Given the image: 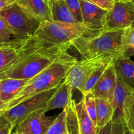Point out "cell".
<instances>
[{
    "instance_id": "cell-35",
    "label": "cell",
    "mask_w": 134,
    "mask_h": 134,
    "mask_svg": "<svg viewBox=\"0 0 134 134\" xmlns=\"http://www.w3.org/2000/svg\"><path fill=\"white\" fill-rule=\"evenodd\" d=\"M5 106V103H4L3 101L2 100V99H1V96H0V111H2V110L3 109Z\"/></svg>"
},
{
    "instance_id": "cell-25",
    "label": "cell",
    "mask_w": 134,
    "mask_h": 134,
    "mask_svg": "<svg viewBox=\"0 0 134 134\" xmlns=\"http://www.w3.org/2000/svg\"><path fill=\"white\" fill-rule=\"evenodd\" d=\"M124 113L126 126L134 134V91L132 92L127 98Z\"/></svg>"
},
{
    "instance_id": "cell-28",
    "label": "cell",
    "mask_w": 134,
    "mask_h": 134,
    "mask_svg": "<svg viewBox=\"0 0 134 134\" xmlns=\"http://www.w3.org/2000/svg\"><path fill=\"white\" fill-rule=\"evenodd\" d=\"M65 4L79 22L83 23L80 0H64Z\"/></svg>"
},
{
    "instance_id": "cell-17",
    "label": "cell",
    "mask_w": 134,
    "mask_h": 134,
    "mask_svg": "<svg viewBox=\"0 0 134 134\" xmlns=\"http://www.w3.org/2000/svg\"><path fill=\"white\" fill-rule=\"evenodd\" d=\"M116 73L127 85L134 90V62L130 58H115Z\"/></svg>"
},
{
    "instance_id": "cell-22",
    "label": "cell",
    "mask_w": 134,
    "mask_h": 134,
    "mask_svg": "<svg viewBox=\"0 0 134 134\" xmlns=\"http://www.w3.org/2000/svg\"><path fill=\"white\" fill-rule=\"evenodd\" d=\"M116 57L115 56H111L109 57V58H107V60H105L90 75V77L87 79L86 81H85V84L82 86V89L80 92L82 93V94H85V93L88 92H90L92 90V88H94V86H95L96 84L98 82V81H99V79L101 78V77L102 76V75L104 73L105 71L106 70V69L107 68V67L109 66V65L110 64V63L114 60Z\"/></svg>"
},
{
    "instance_id": "cell-19",
    "label": "cell",
    "mask_w": 134,
    "mask_h": 134,
    "mask_svg": "<svg viewBox=\"0 0 134 134\" xmlns=\"http://www.w3.org/2000/svg\"><path fill=\"white\" fill-rule=\"evenodd\" d=\"M96 119L98 131L103 128L112 120L113 108L111 102L106 99L96 98Z\"/></svg>"
},
{
    "instance_id": "cell-7",
    "label": "cell",
    "mask_w": 134,
    "mask_h": 134,
    "mask_svg": "<svg viewBox=\"0 0 134 134\" xmlns=\"http://www.w3.org/2000/svg\"><path fill=\"white\" fill-rule=\"evenodd\" d=\"M134 27V1L115 0L107 11L103 31H116Z\"/></svg>"
},
{
    "instance_id": "cell-3",
    "label": "cell",
    "mask_w": 134,
    "mask_h": 134,
    "mask_svg": "<svg viewBox=\"0 0 134 134\" xmlns=\"http://www.w3.org/2000/svg\"><path fill=\"white\" fill-rule=\"evenodd\" d=\"M124 30L102 31L94 37H81L71 43L82 58H90L102 54H113L116 58Z\"/></svg>"
},
{
    "instance_id": "cell-15",
    "label": "cell",
    "mask_w": 134,
    "mask_h": 134,
    "mask_svg": "<svg viewBox=\"0 0 134 134\" xmlns=\"http://www.w3.org/2000/svg\"><path fill=\"white\" fill-rule=\"evenodd\" d=\"M30 79L11 78L0 79V96L5 105L19 93Z\"/></svg>"
},
{
    "instance_id": "cell-18",
    "label": "cell",
    "mask_w": 134,
    "mask_h": 134,
    "mask_svg": "<svg viewBox=\"0 0 134 134\" xmlns=\"http://www.w3.org/2000/svg\"><path fill=\"white\" fill-rule=\"evenodd\" d=\"M75 107L78 117L80 134H97L98 130L86 111L83 98L76 103Z\"/></svg>"
},
{
    "instance_id": "cell-6",
    "label": "cell",
    "mask_w": 134,
    "mask_h": 134,
    "mask_svg": "<svg viewBox=\"0 0 134 134\" xmlns=\"http://www.w3.org/2000/svg\"><path fill=\"white\" fill-rule=\"evenodd\" d=\"M60 85L30 97L14 107L1 112L0 115L5 116L10 122L13 126L15 127L33 112L41 109L45 108L48 100L56 92Z\"/></svg>"
},
{
    "instance_id": "cell-23",
    "label": "cell",
    "mask_w": 134,
    "mask_h": 134,
    "mask_svg": "<svg viewBox=\"0 0 134 134\" xmlns=\"http://www.w3.org/2000/svg\"><path fill=\"white\" fill-rule=\"evenodd\" d=\"M64 109L66 113V123L69 134H80L75 101L73 98Z\"/></svg>"
},
{
    "instance_id": "cell-36",
    "label": "cell",
    "mask_w": 134,
    "mask_h": 134,
    "mask_svg": "<svg viewBox=\"0 0 134 134\" xmlns=\"http://www.w3.org/2000/svg\"><path fill=\"white\" fill-rule=\"evenodd\" d=\"M124 134H133V133H132V132H131L129 130H128V128H126H126H125V130H124Z\"/></svg>"
},
{
    "instance_id": "cell-29",
    "label": "cell",
    "mask_w": 134,
    "mask_h": 134,
    "mask_svg": "<svg viewBox=\"0 0 134 134\" xmlns=\"http://www.w3.org/2000/svg\"><path fill=\"white\" fill-rule=\"evenodd\" d=\"M14 128L13 124L5 116L0 115V134H12Z\"/></svg>"
},
{
    "instance_id": "cell-32",
    "label": "cell",
    "mask_w": 134,
    "mask_h": 134,
    "mask_svg": "<svg viewBox=\"0 0 134 134\" xmlns=\"http://www.w3.org/2000/svg\"><path fill=\"white\" fill-rule=\"evenodd\" d=\"M13 1H14L15 3H16L17 4H18V5H19L21 7H22V9H23L25 11L29 14V15L33 17L31 11H30V7H29V5H28V3H27V0H13ZM33 18H34V17H33ZM35 19H36V18H35Z\"/></svg>"
},
{
    "instance_id": "cell-27",
    "label": "cell",
    "mask_w": 134,
    "mask_h": 134,
    "mask_svg": "<svg viewBox=\"0 0 134 134\" xmlns=\"http://www.w3.org/2000/svg\"><path fill=\"white\" fill-rule=\"evenodd\" d=\"M82 98L85 102L86 111L94 122V125L97 128L96 119V97L91 91L82 94Z\"/></svg>"
},
{
    "instance_id": "cell-10",
    "label": "cell",
    "mask_w": 134,
    "mask_h": 134,
    "mask_svg": "<svg viewBox=\"0 0 134 134\" xmlns=\"http://www.w3.org/2000/svg\"><path fill=\"white\" fill-rule=\"evenodd\" d=\"M114 60L110 63L104 73L91 90L96 98L106 99L111 103L117 80Z\"/></svg>"
},
{
    "instance_id": "cell-24",
    "label": "cell",
    "mask_w": 134,
    "mask_h": 134,
    "mask_svg": "<svg viewBox=\"0 0 134 134\" xmlns=\"http://www.w3.org/2000/svg\"><path fill=\"white\" fill-rule=\"evenodd\" d=\"M19 48H0V74L15 62Z\"/></svg>"
},
{
    "instance_id": "cell-8",
    "label": "cell",
    "mask_w": 134,
    "mask_h": 134,
    "mask_svg": "<svg viewBox=\"0 0 134 134\" xmlns=\"http://www.w3.org/2000/svg\"><path fill=\"white\" fill-rule=\"evenodd\" d=\"M111 56L116 57L113 54H102L90 58H83L81 61L77 60L68 70L65 79L73 89L81 91L90 75L105 60Z\"/></svg>"
},
{
    "instance_id": "cell-31",
    "label": "cell",
    "mask_w": 134,
    "mask_h": 134,
    "mask_svg": "<svg viewBox=\"0 0 134 134\" xmlns=\"http://www.w3.org/2000/svg\"><path fill=\"white\" fill-rule=\"evenodd\" d=\"M113 123V134H124L126 128L125 123Z\"/></svg>"
},
{
    "instance_id": "cell-9",
    "label": "cell",
    "mask_w": 134,
    "mask_h": 134,
    "mask_svg": "<svg viewBox=\"0 0 134 134\" xmlns=\"http://www.w3.org/2000/svg\"><path fill=\"white\" fill-rule=\"evenodd\" d=\"M45 113L44 108L33 112L14 127L12 134H44L56 119Z\"/></svg>"
},
{
    "instance_id": "cell-1",
    "label": "cell",
    "mask_w": 134,
    "mask_h": 134,
    "mask_svg": "<svg viewBox=\"0 0 134 134\" xmlns=\"http://www.w3.org/2000/svg\"><path fill=\"white\" fill-rule=\"evenodd\" d=\"M71 47V43L55 44L32 36L19 48L16 60L0 74V79H31L56 62L72 56L68 52Z\"/></svg>"
},
{
    "instance_id": "cell-26",
    "label": "cell",
    "mask_w": 134,
    "mask_h": 134,
    "mask_svg": "<svg viewBox=\"0 0 134 134\" xmlns=\"http://www.w3.org/2000/svg\"><path fill=\"white\" fill-rule=\"evenodd\" d=\"M44 134H69L66 123V113L64 109L56 117Z\"/></svg>"
},
{
    "instance_id": "cell-34",
    "label": "cell",
    "mask_w": 134,
    "mask_h": 134,
    "mask_svg": "<svg viewBox=\"0 0 134 134\" xmlns=\"http://www.w3.org/2000/svg\"><path fill=\"white\" fill-rule=\"evenodd\" d=\"M14 2V1L13 0H0V10L11 5Z\"/></svg>"
},
{
    "instance_id": "cell-38",
    "label": "cell",
    "mask_w": 134,
    "mask_h": 134,
    "mask_svg": "<svg viewBox=\"0 0 134 134\" xmlns=\"http://www.w3.org/2000/svg\"><path fill=\"white\" fill-rule=\"evenodd\" d=\"M44 1H47V2L48 3V1H51V0H44Z\"/></svg>"
},
{
    "instance_id": "cell-12",
    "label": "cell",
    "mask_w": 134,
    "mask_h": 134,
    "mask_svg": "<svg viewBox=\"0 0 134 134\" xmlns=\"http://www.w3.org/2000/svg\"><path fill=\"white\" fill-rule=\"evenodd\" d=\"M134 90L127 85L117 74L116 86L111 103L113 108V116L111 121L113 123H125L124 109L126 102L128 96Z\"/></svg>"
},
{
    "instance_id": "cell-20",
    "label": "cell",
    "mask_w": 134,
    "mask_h": 134,
    "mask_svg": "<svg viewBox=\"0 0 134 134\" xmlns=\"http://www.w3.org/2000/svg\"><path fill=\"white\" fill-rule=\"evenodd\" d=\"M134 56V27L124 29L118 57L130 58Z\"/></svg>"
},
{
    "instance_id": "cell-4",
    "label": "cell",
    "mask_w": 134,
    "mask_h": 134,
    "mask_svg": "<svg viewBox=\"0 0 134 134\" xmlns=\"http://www.w3.org/2000/svg\"><path fill=\"white\" fill-rule=\"evenodd\" d=\"M100 32L93 31L84 23L66 24L54 21L41 22L34 36L55 44L71 43L81 37H94Z\"/></svg>"
},
{
    "instance_id": "cell-2",
    "label": "cell",
    "mask_w": 134,
    "mask_h": 134,
    "mask_svg": "<svg viewBox=\"0 0 134 134\" xmlns=\"http://www.w3.org/2000/svg\"><path fill=\"white\" fill-rule=\"evenodd\" d=\"M77 61L73 56L58 61L30 79L19 93L5 105L0 113L14 107L30 97L60 85L65 79L69 68Z\"/></svg>"
},
{
    "instance_id": "cell-14",
    "label": "cell",
    "mask_w": 134,
    "mask_h": 134,
    "mask_svg": "<svg viewBox=\"0 0 134 134\" xmlns=\"http://www.w3.org/2000/svg\"><path fill=\"white\" fill-rule=\"evenodd\" d=\"M27 39L20 36L0 16V48H20Z\"/></svg>"
},
{
    "instance_id": "cell-5",
    "label": "cell",
    "mask_w": 134,
    "mask_h": 134,
    "mask_svg": "<svg viewBox=\"0 0 134 134\" xmlns=\"http://www.w3.org/2000/svg\"><path fill=\"white\" fill-rule=\"evenodd\" d=\"M0 16L12 30L25 39L34 36L41 23L15 2L0 10Z\"/></svg>"
},
{
    "instance_id": "cell-11",
    "label": "cell",
    "mask_w": 134,
    "mask_h": 134,
    "mask_svg": "<svg viewBox=\"0 0 134 134\" xmlns=\"http://www.w3.org/2000/svg\"><path fill=\"white\" fill-rule=\"evenodd\" d=\"M83 23L88 28L97 32L103 31L106 15L105 10L86 0H80Z\"/></svg>"
},
{
    "instance_id": "cell-13",
    "label": "cell",
    "mask_w": 134,
    "mask_h": 134,
    "mask_svg": "<svg viewBox=\"0 0 134 134\" xmlns=\"http://www.w3.org/2000/svg\"><path fill=\"white\" fill-rule=\"evenodd\" d=\"M73 88L65 79L52 98L48 100L44 108L45 112L55 109H65L73 98Z\"/></svg>"
},
{
    "instance_id": "cell-16",
    "label": "cell",
    "mask_w": 134,
    "mask_h": 134,
    "mask_svg": "<svg viewBox=\"0 0 134 134\" xmlns=\"http://www.w3.org/2000/svg\"><path fill=\"white\" fill-rule=\"evenodd\" d=\"M48 4L51 10L52 21L66 24L79 22L67 6L64 0H51Z\"/></svg>"
},
{
    "instance_id": "cell-30",
    "label": "cell",
    "mask_w": 134,
    "mask_h": 134,
    "mask_svg": "<svg viewBox=\"0 0 134 134\" xmlns=\"http://www.w3.org/2000/svg\"><path fill=\"white\" fill-rule=\"evenodd\" d=\"M89 1L105 10H110L112 9L115 4V0H86Z\"/></svg>"
},
{
    "instance_id": "cell-33",
    "label": "cell",
    "mask_w": 134,
    "mask_h": 134,
    "mask_svg": "<svg viewBox=\"0 0 134 134\" xmlns=\"http://www.w3.org/2000/svg\"><path fill=\"white\" fill-rule=\"evenodd\" d=\"M97 134H113V123L110 121L107 125L98 131Z\"/></svg>"
},
{
    "instance_id": "cell-21",
    "label": "cell",
    "mask_w": 134,
    "mask_h": 134,
    "mask_svg": "<svg viewBox=\"0 0 134 134\" xmlns=\"http://www.w3.org/2000/svg\"><path fill=\"white\" fill-rule=\"evenodd\" d=\"M33 17L40 22L52 21L51 10L47 1L44 0H27Z\"/></svg>"
},
{
    "instance_id": "cell-37",
    "label": "cell",
    "mask_w": 134,
    "mask_h": 134,
    "mask_svg": "<svg viewBox=\"0 0 134 134\" xmlns=\"http://www.w3.org/2000/svg\"><path fill=\"white\" fill-rule=\"evenodd\" d=\"M122 1H134V0H122Z\"/></svg>"
}]
</instances>
